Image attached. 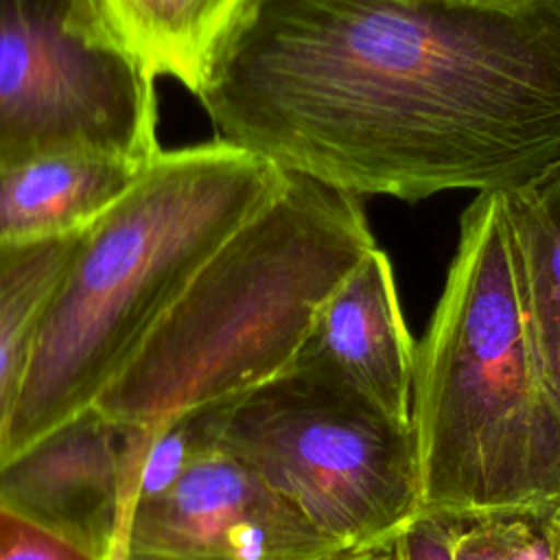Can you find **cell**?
Returning <instances> with one entry per match:
<instances>
[{"instance_id":"obj_13","label":"cell","mask_w":560,"mask_h":560,"mask_svg":"<svg viewBox=\"0 0 560 560\" xmlns=\"http://www.w3.org/2000/svg\"><path fill=\"white\" fill-rule=\"evenodd\" d=\"M503 192L534 341L560 398V162Z\"/></svg>"},{"instance_id":"obj_18","label":"cell","mask_w":560,"mask_h":560,"mask_svg":"<svg viewBox=\"0 0 560 560\" xmlns=\"http://www.w3.org/2000/svg\"><path fill=\"white\" fill-rule=\"evenodd\" d=\"M547 538H549V551H551V560H560V510L556 514H551L547 521Z\"/></svg>"},{"instance_id":"obj_12","label":"cell","mask_w":560,"mask_h":560,"mask_svg":"<svg viewBox=\"0 0 560 560\" xmlns=\"http://www.w3.org/2000/svg\"><path fill=\"white\" fill-rule=\"evenodd\" d=\"M107 11L153 77L199 92L208 66L245 0H105Z\"/></svg>"},{"instance_id":"obj_6","label":"cell","mask_w":560,"mask_h":560,"mask_svg":"<svg viewBox=\"0 0 560 560\" xmlns=\"http://www.w3.org/2000/svg\"><path fill=\"white\" fill-rule=\"evenodd\" d=\"M153 83L105 0H0V166L57 153L153 160Z\"/></svg>"},{"instance_id":"obj_1","label":"cell","mask_w":560,"mask_h":560,"mask_svg":"<svg viewBox=\"0 0 560 560\" xmlns=\"http://www.w3.org/2000/svg\"><path fill=\"white\" fill-rule=\"evenodd\" d=\"M217 140L339 190H512L560 162V0H245Z\"/></svg>"},{"instance_id":"obj_4","label":"cell","mask_w":560,"mask_h":560,"mask_svg":"<svg viewBox=\"0 0 560 560\" xmlns=\"http://www.w3.org/2000/svg\"><path fill=\"white\" fill-rule=\"evenodd\" d=\"M374 247L357 195L289 173L201 265L94 407L151 433L271 381L293 365L319 306Z\"/></svg>"},{"instance_id":"obj_17","label":"cell","mask_w":560,"mask_h":560,"mask_svg":"<svg viewBox=\"0 0 560 560\" xmlns=\"http://www.w3.org/2000/svg\"><path fill=\"white\" fill-rule=\"evenodd\" d=\"M332 560H392V545L372 549H348Z\"/></svg>"},{"instance_id":"obj_11","label":"cell","mask_w":560,"mask_h":560,"mask_svg":"<svg viewBox=\"0 0 560 560\" xmlns=\"http://www.w3.org/2000/svg\"><path fill=\"white\" fill-rule=\"evenodd\" d=\"M77 236L79 232L33 243H0V464L9 457L11 427L42 315Z\"/></svg>"},{"instance_id":"obj_2","label":"cell","mask_w":560,"mask_h":560,"mask_svg":"<svg viewBox=\"0 0 560 560\" xmlns=\"http://www.w3.org/2000/svg\"><path fill=\"white\" fill-rule=\"evenodd\" d=\"M411 435L420 512L545 521L560 510V398L534 341L503 190L462 214L416 346Z\"/></svg>"},{"instance_id":"obj_14","label":"cell","mask_w":560,"mask_h":560,"mask_svg":"<svg viewBox=\"0 0 560 560\" xmlns=\"http://www.w3.org/2000/svg\"><path fill=\"white\" fill-rule=\"evenodd\" d=\"M545 521L527 516L459 521L455 560H551Z\"/></svg>"},{"instance_id":"obj_8","label":"cell","mask_w":560,"mask_h":560,"mask_svg":"<svg viewBox=\"0 0 560 560\" xmlns=\"http://www.w3.org/2000/svg\"><path fill=\"white\" fill-rule=\"evenodd\" d=\"M142 444L144 431L92 405L0 464V505L98 560H114Z\"/></svg>"},{"instance_id":"obj_7","label":"cell","mask_w":560,"mask_h":560,"mask_svg":"<svg viewBox=\"0 0 560 560\" xmlns=\"http://www.w3.org/2000/svg\"><path fill=\"white\" fill-rule=\"evenodd\" d=\"M343 551L212 442L166 490L131 505L114 560H332Z\"/></svg>"},{"instance_id":"obj_16","label":"cell","mask_w":560,"mask_h":560,"mask_svg":"<svg viewBox=\"0 0 560 560\" xmlns=\"http://www.w3.org/2000/svg\"><path fill=\"white\" fill-rule=\"evenodd\" d=\"M459 521L418 512L394 538L392 560H455Z\"/></svg>"},{"instance_id":"obj_3","label":"cell","mask_w":560,"mask_h":560,"mask_svg":"<svg viewBox=\"0 0 560 560\" xmlns=\"http://www.w3.org/2000/svg\"><path fill=\"white\" fill-rule=\"evenodd\" d=\"M287 177L223 140L160 151L77 236L37 328L9 455L92 407L201 265Z\"/></svg>"},{"instance_id":"obj_10","label":"cell","mask_w":560,"mask_h":560,"mask_svg":"<svg viewBox=\"0 0 560 560\" xmlns=\"http://www.w3.org/2000/svg\"><path fill=\"white\" fill-rule=\"evenodd\" d=\"M149 162L57 153L0 166V243H33L85 230L133 186Z\"/></svg>"},{"instance_id":"obj_5","label":"cell","mask_w":560,"mask_h":560,"mask_svg":"<svg viewBox=\"0 0 560 560\" xmlns=\"http://www.w3.org/2000/svg\"><path fill=\"white\" fill-rule=\"evenodd\" d=\"M214 444L343 549L392 545L420 512L411 427L291 365L206 409Z\"/></svg>"},{"instance_id":"obj_15","label":"cell","mask_w":560,"mask_h":560,"mask_svg":"<svg viewBox=\"0 0 560 560\" xmlns=\"http://www.w3.org/2000/svg\"><path fill=\"white\" fill-rule=\"evenodd\" d=\"M0 560H98L70 540L0 505Z\"/></svg>"},{"instance_id":"obj_9","label":"cell","mask_w":560,"mask_h":560,"mask_svg":"<svg viewBox=\"0 0 560 560\" xmlns=\"http://www.w3.org/2000/svg\"><path fill=\"white\" fill-rule=\"evenodd\" d=\"M293 365L411 427L416 341L381 247L370 249L319 306Z\"/></svg>"}]
</instances>
